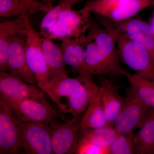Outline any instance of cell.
Instances as JSON below:
<instances>
[{
    "label": "cell",
    "instance_id": "9c48e42d",
    "mask_svg": "<svg viewBox=\"0 0 154 154\" xmlns=\"http://www.w3.org/2000/svg\"><path fill=\"white\" fill-rule=\"evenodd\" d=\"M22 150L17 116L0 96V154H21Z\"/></svg>",
    "mask_w": 154,
    "mask_h": 154
},
{
    "label": "cell",
    "instance_id": "44dd1931",
    "mask_svg": "<svg viewBox=\"0 0 154 154\" xmlns=\"http://www.w3.org/2000/svg\"><path fill=\"white\" fill-rule=\"evenodd\" d=\"M138 96L150 108H154V81L134 74L126 77Z\"/></svg>",
    "mask_w": 154,
    "mask_h": 154
},
{
    "label": "cell",
    "instance_id": "d6986e66",
    "mask_svg": "<svg viewBox=\"0 0 154 154\" xmlns=\"http://www.w3.org/2000/svg\"><path fill=\"white\" fill-rule=\"evenodd\" d=\"M133 140L135 154H154V108H151Z\"/></svg>",
    "mask_w": 154,
    "mask_h": 154
},
{
    "label": "cell",
    "instance_id": "f1b7e54d",
    "mask_svg": "<svg viewBox=\"0 0 154 154\" xmlns=\"http://www.w3.org/2000/svg\"><path fill=\"white\" fill-rule=\"evenodd\" d=\"M152 28L154 32V13L153 16L152 18V19L151 23Z\"/></svg>",
    "mask_w": 154,
    "mask_h": 154
},
{
    "label": "cell",
    "instance_id": "277c9868",
    "mask_svg": "<svg viewBox=\"0 0 154 154\" xmlns=\"http://www.w3.org/2000/svg\"><path fill=\"white\" fill-rule=\"evenodd\" d=\"M154 5V0H91L85 5L91 13L118 22L131 19Z\"/></svg>",
    "mask_w": 154,
    "mask_h": 154
},
{
    "label": "cell",
    "instance_id": "2e32d148",
    "mask_svg": "<svg viewBox=\"0 0 154 154\" xmlns=\"http://www.w3.org/2000/svg\"><path fill=\"white\" fill-rule=\"evenodd\" d=\"M100 87L95 83L93 76L88 77L79 90L67 101L60 112L70 113L73 118H78L97 96Z\"/></svg>",
    "mask_w": 154,
    "mask_h": 154
},
{
    "label": "cell",
    "instance_id": "ba28073f",
    "mask_svg": "<svg viewBox=\"0 0 154 154\" xmlns=\"http://www.w3.org/2000/svg\"><path fill=\"white\" fill-rule=\"evenodd\" d=\"M17 118L20 129L21 146L25 153L53 154L49 123L23 122Z\"/></svg>",
    "mask_w": 154,
    "mask_h": 154
},
{
    "label": "cell",
    "instance_id": "5bb4252c",
    "mask_svg": "<svg viewBox=\"0 0 154 154\" xmlns=\"http://www.w3.org/2000/svg\"><path fill=\"white\" fill-rule=\"evenodd\" d=\"M41 41L48 67L50 88L58 80L68 76L66 68V65L64 60L61 47L54 43L51 38L41 37Z\"/></svg>",
    "mask_w": 154,
    "mask_h": 154
},
{
    "label": "cell",
    "instance_id": "603a6c76",
    "mask_svg": "<svg viewBox=\"0 0 154 154\" xmlns=\"http://www.w3.org/2000/svg\"><path fill=\"white\" fill-rule=\"evenodd\" d=\"M82 1L83 0H60L57 5L53 7L43 17L40 25L41 34L46 37L60 14L64 11L72 9L76 4Z\"/></svg>",
    "mask_w": 154,
    "mask_h": 154
},
{
    "label": "cell",
    "instance_id": "4316f807",
    "mask_svg": "<svg viewBox=\"0 0 154 154\" xmlns=\"http://www.w3.org/2000/svg\"><path fill=\"white\" fill-rule=\"evenodd\" d=\"M25 14L41 12L47 13L51 10L41 0H19Z\"/></svg>",
    "mask_w": 154,
    "mask_h": 154
},
{
    "label": "cell",
    "instance_id": "6da1fadb",
    "mask_svg": "<svg viewBox=\"0 0 154 154\" xmlns=\"http://www.w3.org/2000/svg\"><path fill=\"white\" fill-rule=\"evenodd\" d=\"M98 17L103 27L110 31L115 38L120 60L136 74L154 81V62L148 51L116 29L111 21Z\"/></svg>",
    "mask_w": 154,
    "mask_h": 154
},
{
    "label": "cell",
    "instance_id": "5b68a950",
    "mask_svg": "<svg viewBox=\"0 0 154 154\" xmlns=\"http://www.w3.org/2000/svg\"><path fill=\"white\" fill-rule=\"evenodd\" d=\"M91 12L84 6L80 10L69 9L59 15L46 38L61 39L84 38L88 31Z\"/></svg>",
    "mask_w": 154,
    "mask_h": 154
},
{
    "label": "cell",
    "instance_id": "e0dca14e",
    "mask_svg": "<svg viewBox=\"0 0 154 154\" xmlns=\"http://www.w3.org/2000/svg\"><path fill=\"white\" fill-rule=\"evenodd\" d=\"M24 14L14 21L0 24V72L8 71V51L13 38L17 35L26 36Z\"/></svg>",
    "mask_w": 154,
    "mask_h": 154
},
{
    "label": "cell",
    "instance_id": "8fae6325",
    "mask_svg": "<svg viewBox=\"0 0 154 154\" xmlns=\"http://www.w3.org/2000/svg\"><path fill=\"white\" fill-rule=\"evenodd\" d=\"M8 71L26 83L36 84L35 77L27 63L25 36L17 35L11 42L8 51Z\"/></svg>",
    "mask_w": 154,
    "mask_h": 154
},
{
    "label": "cell",
    "instance_id": "7402d4cb",
    "mask_svg": "<svg viewBox=\"0 0 154 154\" xmlns=\"http://www.w3.org/2000/svg\"><path fill=\"white\" fill-rule=\"evenodd\" d=\"M113 127L81 130V137L101 146L109 147L119 134Z\"/></svg>",
    "mask_w": 154,
    "mask_h": 154
},
{
    "label": "cell",
    "instance_id": "8992f818",
    "mask_svg": "<svg viewBox=\"0 0 154 154\" xmlns=\"http://www.w3.org/2000/svg\"><path fill=\"white\" fill-rule=\"evenodd\" d=\"M151 108L131 87L126 91L123 105L114 121L113 127L119 133L133 132L142 125Z\"/></svg>",
    "mask_w": 154,
    "mask_h": 154
},
{
    "label": "cell",
    "instance_id": "52a82bcc",
    "mask_svg": "<svg viewBox=\"0 0 154 154\" xmlns=\"http://www.w3.org/2000/svg\"><path fill=\"white\" fill-rule=\"evenodd\" d=\"M3 98L15 116L23 122L49 123L56 117L66 120L62 114L54 110L45 99L13 100Z\"/></svg>",
    "mask_w": 154,
    "mask_h": 154
},
{
    "label": "cell",
    "instance_id": "7c38bea8",
    "mask_svg": "<svg viewBox=\"0 0 154 154\" xmlns=\"http://www.w3.org/2000/svg\"><path fill=\"white\" fill-rule=\"evenodd\" d=\"M0 94L4 98L13 100L45 99L43 92L34 85L6 72H0Z\"/></svg>",
    "mask_w": 154,
    "mask_h": 154
},
{
    "label": "cell",
    "instance_id": "83f0119b",
    "mask_svg": "<svg viewBox=\"0 0 154 154\" xmlns=\"http://www.w3.org/2000/svg\"><path fill=\"white\" fill-rule=\"evenodd\" d=\"M42 2L45 5L49 7L50 8L52 9L53 7V2L54 0H41Z\"/></svg>",
    "mask_w": 154,
    "mask_h": 154
},
{
    "label": "cell",
    "instance_id": "d4e9b609",
    "mask_svg": "<svg viewBox=\"0 0 154 154\" xmlns=\"http://www.w3.org/2000/svg\"><path fill=\"white\" fill-rule=\"evenodd\" d=\"M24 12L19 0H0V16L8 17L23 15Z\"/></svg>",
    "mask_w": 154,
    "mask_h": 154
},
{
    "label": "cell",
    "instance_id": "7a4b0ae2",
    "mask_svg": "<svg viewBox=\"0 0 154 154\" xmlns=\"http://www.w3.org/2000/svg\"><path fill=\"white\" fill-rule=\"evenodd\" d=\"M87 36L96 44L99 54L102 75L127 77L130 74L120 64L115 38L110 31L90 20Z\"/></svg>",
    "mask_w": 154,
    "mask_h": 154
},
{
    "label": "cell",
    "instance_id": "30bf717a",
    "mask_svg": "<svg viewBox=\"0 0 154 154\" xmlns=\"http://www.w3.org/2000/svg\"><path fill=\"white\" fill-rule=\"evenodd\" d=\"M80 122L79 117H73L63 124L49 123L53 153L75 154L81 137Z\"/></svg>",
    "mask_w": 154,
    "mask_h": 154
},
{
    "label": "cell",
    "instance_id": "3957f363",
    "mask_svg": "<svg viewBox=\"0 0 154 154\" xmlns=\"http://www.w3.org/2000/svg\"><path fill=\"white\" fill-rule=\"evenodd\" d=\"M24 19L26 30L25 51L28 66L34 75L38 87L52 99V94L48 85V67L42 46L41 37L31 25L27 14H24Z\"/></svg>",
    "mask_w": 154,
    "mask_h": 154
},
{
    "label": "cell",
    "instance_id": "cb8c5ba5",
    "mask_svg": "<svg viewBox=\"0 0 154 154\" xmlns=\"http://www.w3.org/2000/svg\"><path fill=\"white\" fill-rule=\"evenodd\" d=\"M133 132L119 133L109 147L110 154H134Z\"/></svg>",
    "mask_w": 154,
    "mask_h": 154
},
{
    "label": "cell",
    "instance_id": "ffe728a7",
    "mask_svg": "<svg viewBox=\"0 0 154 154\" xmlns=\"http://www.w3.org/2000/svg\"><path fill=\"white\" fill-rule=\"evenodd\" d=\"M110 126L107 124L100 90L92 100L80 122L81 130Z\"/></svg>",
    "mask_w": 154,
    "mask_h": 154
},
{
    "label": "cell",
    "instance_id": "4fadbf2b",
    "mask_svg": "<svg viewBox=\"0 0 154 154\" xmlns=\"http://www.w3.org/2000/svg\"><path fill=\"white\" fill-rule=\"evenodd\" d=\"M112 22L116 29L143 45L148 51L154 62V32L151 24L137 18Z\"/></svg>",
    "mask_w": 154,
    "mask_h": 154
},
{
    "label": "cell",
    "instance_id": "484cf974",
    "mask_svg": "<svg viewBox=\"0 0 154 154\" xmlns=\"http://www.w3.org/2000/svg\"><path fill=\"white\" fill-rule=\"evenodd\" d=\"M75 154H110L109 147L98 145L80 137V140Z\"/></svg>",
    "mask_w": 154,
    "mask_h": 154
},
{
    "label": "cell",
    "instance_id": "ac0fdd59",
    "mask_svg": "<svg viewBox=\"0 0 154 154\" xmlns=\"http://www.w3.org/2000/svg\"><path fill=\"white\" fill-rule=\"evenodd\" d=\"M118 87L109 80H105L100 87L101 99L107 124L113 127V123L124 102L119 93Z\"/></svg>",
    "mask_w": 154,
    "mask_h": 154
},
{
    "label": "cell",
    "instance_id": "9a60e30c",
    "mask_svg": "<svg viewBox=\"0 0 154 154\" xmlns=\"http://www.w3.org/2000/svg\"><path fill=\"white\" fill-rule=\"evenodd\" d=\"M61 40V47L66 65L73 69L80 75H91L88 73L86 65V37L66 38Z\"/></svg>",
    "mask_w": 154,
    "mask_h": 154
}]
</instances>
